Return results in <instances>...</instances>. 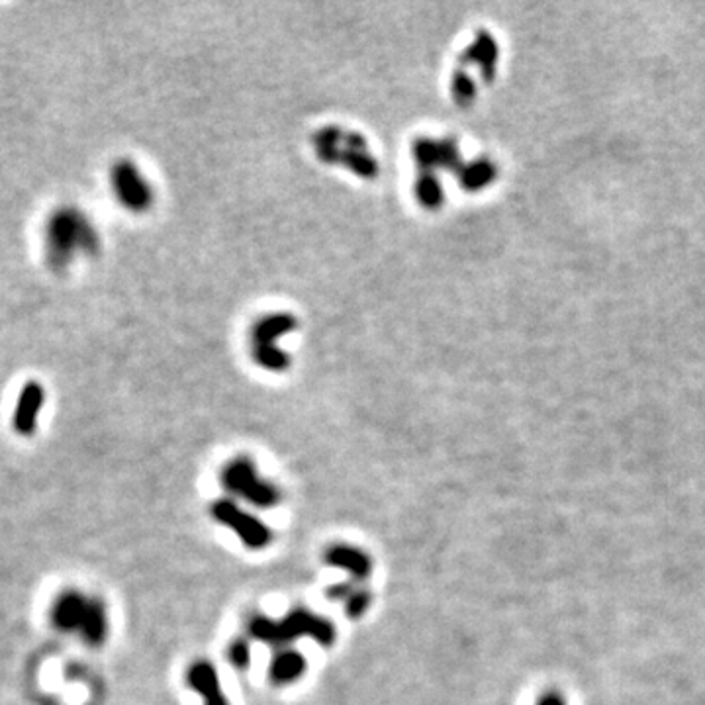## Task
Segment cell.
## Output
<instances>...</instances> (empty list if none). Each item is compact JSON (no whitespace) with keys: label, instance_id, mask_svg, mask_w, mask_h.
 <instances>
[{"label":"cell","instance_id":"cell-11","mask_svg":"<svg viewBox=\"0 0 705 705\" xmlns=\"http://www.w3.org/2000/svg\"><path fill=\"white\" fill-rule=\"evenodd\" d=\"M227 658H230V663L233 668L237 670H245L249 666V663H252V646H249L247 641L243 639H237L230 645V651H227Z\"/></svg>","mask_w":705,"mask_h":705},{"label":"cell","instance_id":"cell-1","mask_svg":"<svg viewBox=\"0 0 705 705\" xmlns=\"http://www.w3.org/2000/svg\"><path fill=\"white\" fill-rule=\"evenodd\" d=\"M247 627L253 639L269 645H287L294 639H300V636H312L322 646H332L337 635L332 621L304 608L292 609L280 621L255 616L249 619Z\"/></svg>","mask_w":705,"mask_h":705},{"label":"cell","instance_id":"cell-8","mask_svg":"<svg viewBox=\"0 0 705 705\" xmlns=\"http://www.w3.org/2000/svg\"><path fill=\"white\" fill-rule=\"evenodd\" d=\"M324 561L329 566L349 572L355 580H365L372 571L371 556L365 551L351 547V545H332L325 551Z\"/></svg>","mask_w":705,"mask_h":705},{"label":"cell","instance_id":"cell-12","mask_svg":"<svg viewBox=\"0 0 705 705\" xmlns=\"http://www.w3.org/2000/svg\"><path fill=\"white\" fill-rule=\"evenodd\" d=\"M351 592H352V588L349 584H337V586H332L327 590V598L345 601L351 596Z\"/></svg>","mask_w":705,"mask_h":705},{"label":"cell","instance_id":"cell-4","mask_svg":"<svg viewBox=\"0 0 705 705\" xmlns=\"http://www.w3.org/2000/svg\"><path fill=\"white\" fill-rule=\"evenodd\" d=\"M212 517L227 529H232L245 547L252 551L265 549L272 541V533L265 523L259 521L255 516L247 514L245 509L232 502V499H218V502H214Z\"/></svg>","mask_w":705,"mask_h":705},{"label":"cell","instance_id":"cell-2","mask_svg":"<svg viewBox=\"0 0 705 705\" xmlns=\"http://www.w3.org/2000/svg\"><path fill=\"white\" fill-rule=\"evenodd\" d=\"M53 621L60 629L81 635L88 645H100L108 635L106 608L96 598L65 592L53 606Z\"/></svg>","mask_w":705,"mask_h":705},{"label":"cell","instance_id":"cell-13","mask_svg":"<svg viewBox=\"0 0 705 705\" xmlns=\"http://www.w3.org/2000/svg\"><path fill=\"white\" fill-rule=\"evenodd\" d=\"M537 705H566L564 700L559 696V693H547V696H543L539 700Z\"/></svg>","mask_w":705,"mask_h":705},{"label":"cell","instance_id":"cell-5","mask_svg":"<svg viewBox=\"0 0 705 705\" xmlns=\"http://www.w3.org/2000/svg\"><path fill=\"white\" fill-rule=\"evenodd\" d=\"M114 188L122 200L124 206L130 210L143 212L151 202V188L145 183V179L140 175V170L132 163L122 161L114 167Z\"/></svg>","mask_w":705,"mask_h":705},{"label":"cell","instance_id":"cell-3","mask_svg":"<svg viewBox=\"0 0 705 705\" xmlns=\"http://www.w3.org/2000/svg\"><path fill=\"white\" fill-rule=\"evenodd\" d=\"M222 482L232 494L257 508H272L280 499L277 486L261 479L255 464L249 459H235L227 464L222 472Z\"/></svg>","mask_w":705,"mask_h":705},{"label":"cell","instance_id":"cell-7","mask_svg":"<svg viewBox=\"0 0 705 705\" xmlns=\"http://www.w3.org/2000/svg\"><path fill=\"white\" fill-rule=\"evenodd\" d=\"M187 684L204 700V705H230L222 690L218 673L206 661L195 663L188 668Z\"/></svg>","mask_w":705,"mask_h":705},{"label":"cell","instance_id":"cell-10","mask_svg":"<svg viewBox=\"0 0 705 705\" xmlns=\"http://www.w3.org/2000/svg\"><path fill=\"white\" fill-rule=\"evenodd\" d=\"M345 611L351 619H359L365 616V611L371 606V594L367 590H352L351 596L343 601Z\"/></svg>","mask_w":705,"mask_h":705},{"label":"cell","instance_id":"cell-9","mask_svg":"<svg viewBox=\"0 0 705 705\" xmlns=\"http://www.w3.org/2000/svg\"><path fill=\"white\" fill-rule=\"evenodd\" d=\"M306 673V658L298 651H282L270 664L269 678L272 684L287 686L302 678Z\"/></svg>","mask_w":705,"mask_h":705},{"label":"cell","instance_id":"cell-6","mask_svg":"<svg viewBox=\"0 0 705 705\" xmlns=\"http://www.w3.org/2000/svg\"><path fill=\"white\" fill-rule=\"evenodd\" d=\"M45 400L41 384L28 382L20 392L18 404L13 416V427L20 435H32L38 427V417Z\"/></svg>","mask_w":705,"mask_h":705}]
</instances>
